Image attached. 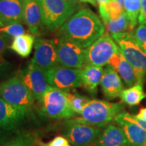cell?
<instances>
[{
    "mask_svg": "<svg viewBox=\"0 0 146 146\" xmlns=\"http://www.w3.org/2000/svg\"><path fill=\"white\" fill-rule=\"evenodd\" d=\"M23 20L29 31L36 35L42 23V12L40 0H25Z\"/></svg>",
    "mask_w": 146,
    "mask_h": 146,
    "instance_id": "ac0fdd59",
    "label": "cell"
},
{
    "mask_svg": "<svg viewBox=\"0 0 146 146\" xmlns=\"http://www.w3.org/2000/svg\"><path fill=\"white\" fill-rule=\"evenodd\" d=\"M25 28L21 23L11 24L0 27V33L8 35L10 37L15 38L16 36L25 34Z\"/></svg>",
    "mask_w": 146,
    "mask_h": 146,
    "instance_id": "4316f807",
    "label": "cell"
},
{
    "mask_svg": "<svg viewBox=\"0 0 146 146\" xmlns=\"http://www.w3.org/2000/svg\"><path fill=\"white\" fill-rule=\"evenodd\" d=\"M78 1L83 3H90V4L94 5V6H96L97 5L96 0H78Z\"/></svg>",
    "mask_w": 146,
    "mask_h": 146,
    "instance_id": "8d00e7d4",
    "label": "cell"
},
{
    "mask_svg": "<svg viewBox=\"0 0 146 146\" xmlns=\"http://www.w3.org/2000/svg\"><path fill=\"white\" fill-rule=\"evenodd\" d=\"M125 106L123 104L90 100L84 106L81 113V117L75 120L97 128H102L114 120L118 114L123 112Z\"/></svg>",
    "mask_w": 146,
    "mask_h": 146,
    "instance_id": "7a4b0ae2",
    "label": "cell"
},
{
    "mask_svg": "<svg viewBox=\"0 0 146 146\" xmlns=\"http://www.w3.org/2000/svg\"><path fill=\"white\" fill-rule=\"evenodd\" d=\"M115 1L117 3H118V4L124 8V0H115Z\"/></svg>",
    "mask_w": 146,
    "mask_h": 146,
    "instance_id": "ab89813d",
    "label": "cell"
},
{
    "mask_svg": "<svg viewBox=\"0 0 146 146\" xmlns=\"http://www.w3.org/2000/svg\"><path fill=\"white\" fill-rule=\"evenodd\" d=\"M3 26H5V24H4V23H3V21L2 18H1V16H0V27H3Z\"/></svg>",
    "mask_w": 146,
    "mask_h": 146,
    "instance_id": "60d3db41",
    "label": "cell"
},
{
    "mask_svg": "<svg viewBox=\"0 0 146 146\" xmlns=\"http://www.w3.org/2000/svg\"><path fill=\"white\" fill-rule=\"evenodd\" d=\"M141 2L142 0H124V10L130 21L133 31L137 23Z\"/></svg>",
    "mask_w": 146,
    "mask_h": 146,
    "instance_id": "d4e9b609",
    "label": "cell"
},
{
    "mask_svg": "<svg viewBox=\"0 0 146 146\" xmlns=\"http://www.w3.org/2000/svg\"><path fill=\"white\" fill-rule=\"evenodd\" d=\"M1 135H0V145H1Z\"/></svg>",
    "mask_w": 146,
    "mask_h": 146,
    "instance_id": "b9f144b4",
    "label": "cell"
},
{
    "mask_svg": "<svg viewBox=\"0 0 146 146\" xmlns=\"http://www.w3.org/2000/svg\"><path fill=\"white\" fill-rule=\"evenodd\" d=\"M38 102L42 112L52 118H70L75 115L67 99L66 91L50 86Z\"/></svg>",
    "mask_w": 146,
    "mask_h": 146,
    "instance_id": "8992f818",
    "label": "cell"
},
{
    "mask_svg": "<svg viewBox=\"0 0 146 146\" xmlns=\"http://www.w3.org/2000/svg\"><path fill=\"white\" fill-rule=\"evenodd\" d=\"M67 144H69V141L66 138L62 136H58L48 143H40L39 145L41 146H64Z\"/></svg>",
    "mask_w": 146,
    "mask_h": 146,
    "instance_id": "1f68e13d",
    "label": "cell"
},
{
    "mask_svg": "<svg viewBox=\"0 0 146 146\" xmlns=\"http://www.w3.org/2000/svg\"><path fill=\"white\" fill-rule=\"evenodd\" d=\"M114 120L123 129L131 146H146V132L140 126L124 119L119 114Z\"/></svg>",
    "mask_w": 146,
    "mask_h": 146,
    "instance_id": "d6986e66",
    "label": "cell"
},
{
    "mask_svg": "<svg viewBox=\"0 0 146 146\" xmlns=\"http://www.w3.org/2000/svg\"><path fill=\"white\" fill-rule=\"evenodd\" d=\"M17 76L27 85L35 100L37 101L41 99L50 87L43 71L32 60L26 68L19 71Z\"/></svg>",
    "mask_w": 146,
    "mask_h": 146,
    "instance_id": "8fae6325",
    "label": "cell"
},
{
    "mask_svg": "<svg viewBox=\"0 0 146 146\" xmlns=\"http://www.w3.org/2000/svg\"><path fill=\"white\" fill-rule=\"evenodd\" d=\"M140 46H141V49L143 50V52H145V54H146V43H141L139 44Z\"/></svg>",
    "mask_w": 146,
    "mask_h": 146,
    "instance_id": "f35d334b",
    "label": "cell"
},
{
    "mask_svg": "<svg viewBox=\"0 0 146 146\" xmlns=\"http://www.w3.org/2000/svg\"><path fill=\"white\" fill-rule=\"evenodd\" d=\"M100 85L104 95L109 100L120 97L124 89L121 78L117 72L109 64L104 70Z\"/></svg>",
    "mask_w": 146,
    "mask_h": 146,
    "instance_id": "5bb4252c",
    "label": "cell"
},
{
    "mask_svg": "<svg viewBox=\"0 0 146 146\" xmlns=\"http://www.w3.org/2000/svg\"><path fill=\"white\" fill-rule=\"evenodd\" d=\"M125 59L136 71L138 83H143L146 76V54L131 32L111 35Z\"/></svg>",
    "mask_w": 146,
    "mask_h": 146,
    "instance_id": "3957f363",
    "label": "cell"
},
{
    "mask_svg": "<svg viewBox=\"0 0 146 146\" xmlns=\"http://www.w3.org/2000/svg\"><path fill=\"white\" fill-rule=\"evenodd\" d=\"M31 60L43 72L59 65L56 42L48 39H36Z\"/></svg>",
    "mask_w": 146,
    "mask_h": 146,
    "instance_id": "7c38bea8",
    "label": "cell"
},
{
    "mask_svg": "<svg viewBox=\"0 0 146 146\" xmlns=\"http://www.w3.org/2000/svg\"><path fill=\"white\" fill-rule=\"evenodd\" d=\"M135 116L139 120L146 122V108H143L140 110L138 114L135 115Z\"/></svg>",
    "mask_w": 146,
    "mask_h": 146,
    "instance_id": "e575fe53",
    "label": "cell"
},
{
    "mask_svg": "<svg viewBox=\"0 0 146 146\" xmlns=\"http://www.w3.org/2000/svg\"><path fill=\"white\" fill-rule=\"evenodd\" d=\"M138 22L140 25L146 26V0H142L141 8L138 18Z\"/></svg>",
    "mask_w": 146,
    "mask_h": 146,
    "instance_id": "836d02e7",
    "label": "cell"
},
{
    "mask_svg": "<svg viewBox=\"0 0 146 146\" xmlns=\"http://www.w3.org/2000/svg\"><path fill=\"white\" fill-rule=\"evenodd\" d=\"M29 112L10 104L0 96V129L13 130L23 123Z\"/></svg>",
    "mask_w": 146,
    "mask_h": 146,
    "instance_id": "4fadbf2b",
    "label": "cell"
},
{
    "mask_svg": "<svg viewBox=\"0 0 146 146\" xmlns=\"http://www.w3.org/2000/svg\"><path fill=\"white\" fill-rule=\"evenodd\" d=\"M110 1H112V0H96V1L98 3V5H99V7L103 6V5H106V3L110 2Z\"/></svg>",
    "mask_w": 146,
    "mask_h": 146,
    "instance_id": "74e56055",
    "label": "cell"
},
{
    "mask_svg": "<svg viewBox=\"0 0 146 146\" xmlns=\"http://www.w3.org/2000/svg\"><path fill=\"white\" fill-rule=\"evenodd\" d=\"M104 23L106 27L107 31L111 35L133 31L130 21L125 12L118 19L114 21L109 20Z\"/></svg>",
    "mask_w": 146,
    "mask_h": 146,
    "instance_id": "603a6c76",
    "label": "cell"
},
{
    "mask_svg": "<svg viewBox=\"0 0 146 146\" xmlns=\"http://www.w3.org/2000/svg\"><path fill=\"white\" fill-rule=\"evenodd\" d=\"M105 33L100 18L89 8L79 10L58 29L60 37L86 49Z\"/></svg>",
    "mask_w": 146,
    "mask_h": 146,
    "instance_id": "6da1fadb",
    "label": "cell"
},
{
    "mask_svg": "<svg viewBox=\"0 0 146 146\" xmlns=\"http://www.w3.org/2000/svg\"><path fill=\"white\" fill-rule=\"evenodd\" d=\"M119 115L122 118H123L124 119L129 120V121L133 122V123H135L139 126H140V127H141L142 129H143L144 131L146 132V122L142 121L141 120L137 119V118L135 116V115L129 114V113L125 112V111H123V112H120Z\"/></svg>",
    "mask_w": 146,
    "mask_h": 146,
    "instance_id": "4dcf8cb0",
    "label": "cell"
},
{
    "mask_svg": "<svg viewBox=\"0 0 146 146\" xmlns=\"http://www.w3.org/2000/svg\"><path fill=\"white\" fill-rule=\"evenodd\" d=\"M102 132L100 128L72 120L66 124L62 134L74 146H88L96 143Z\"/></svg>",
    "mask_w": 146,
    "mask_h": 146,
    "instance_id": "9c48e42d",
    "label": "cell"
},
{
    "mask_svg": "<svg viewBox=\"0 0 146 146\" xmlns=\"http://www.w3.org/2000/svg\"><path fill=\"white\" fill-rule=\"evenodd\" d=\"M66 1L71 3L72 5H74V6L77 7V8H79L80 2H81V1H79L78 0H66Z\"/></svg>",
    "mask_w": 146,
    "mask_h": 146,
    "instance_id": "d590c367",
    "label": "cell"
},
{
    "mask_svg": "<svg viewBox=\"0 0 146 146\" xmlns=\"http://www.w3.org/2000/svg\"><path fill=\"white\" fill-rule=\"evenodd\" d=\"M64 146H70V145H69V144H67V145H64Z\"/></svg>",
    "mask_w": 146,
    "mask_h": 146,
    "instance_id": "7bdbcfd3",
    "label": "cell"
},
{
    "mask_svg": "<svg viewBox=\"0 0 146 146\" xmlns=\"http://www.w3.org/2000/svg\"><path fill=\"white\" fill-rule=\"evenodd\" d=\"M82 70V85L90 93L95 95L103 75V67L94 65H85Z\"/></svg>",
    "mask_w": 146,
    "mask_h": 146,
    "instance_id": "ffe728a7",
    "label": "cell"
},
{
    "mask_svg": "<svg viewBox=\"0 0 146 146\" xmlns=\"http://www.w3.org/2000/svg\"><path fill=\"white\" fill-rule=\"evenodd\" d=\"M14 65L0 56V78L8 76L13 70Z\"/></svg>",
    "mask_w": 146,
    "mask_h": 146,
    "instance_id": "f1b7e54d",
    "label": "cell"
},
{
    "mask_svg": "<svg viewBox=\"0 0 146 146\" xmlns=\"http://www.w3.org/2000/svg\"><path fill=\"white\" fill-rule=\"evenodd\" d=\"M132 33L133 36L135 39L139 44L146 43V26L143 25H140Z\"/></svg>",
    "mask_w": 146,
    "mask_h": 146,
    "instance_id": "f546056e",
    "label": "cell"
},
{
    "mask_svg": "<svg viewBox=\"0 0 146 146\" xmlns=\"http://www.w3.org/2000/svg\"><path fill=\"white\" fill-rule=\"evenodd\" d=\"M59 65L82 69L85 65V49L63 37L56 42Z\"/></svg>",
    "mask_w": 146,
    "mask_h": 146,
    "instance_id": "30bf717a",
    "label": "cell"
},
{
    "mask_svg": "<svg viewBox=\"0 0 146 146\" xmlns=\"http://www.w3.org/2000/svg\"><path fill=\"white\" fill-rule=\"evenodd\" d=\"M66 95L70 108L76 114H81L84 106L90 100L87 97L78 94L76 92L70 93L66 91Z\"/></svg>",
    "mask_w": 146,
    "mask_h": 146,
    "instance_id": "484cf974",
    "label": "cell"
},
{
    "mask_svg": "<svg viewBox=\"0 0 146 146\" xmlns=\"http://www.w3.org/2000/svg\"><path fill=\"white\" fill-rule=\"evenodd\" d=\"M33 138L29 135H18L7 146H33Z\"/></svg>",
    "mask_w": 146,
    "mask_h": 146,
    "instance_id": "83f0119b",
    "label": "cell"
},
{
    "mask_svg": "<svg viewBox=\"0 0 146 146\" xmlns=\"http://www.w3.org/2000/svg\"><path fill=\"white\" fill-rule=\"evenodd\" d=\"M35 42L34 35L23 34L14 38L10 49L23 58H27L31 53Z\"/></svg>",
    "mask_w": 146,
    "mask_h": 146,
    "instance_id": "44dd1931",
    "label": "cell"
},
{
    "mask_svg": "<svg viewBox=\"0 0 146 146\" xmlns=\"http://www.w3.org/2000/svg\"><path fill=\"white\" fill-rule=\"evenodd\" d=\"M42 23L52 31L59 29L78 8L66 0H40Z\"/></svg>",
    "mask_w": 146,
    "mask_h": 146,
    "instance_id": "277c9868",
    "label": "cell"
},
{
    "mask_svg": "<svg viewBox=\"0 0 146 146\" xmlns=\"http://www.w3.org/2000/svg\"><path fill=\"white\" fill-rule=\"evenodd\" d=\"M100 16L104 23L109 20H116L125 12L115 0H112L103 6H100Z\"/></svg>",
    "mask_w": 146,
    "mask_h": 146,
    "instance_id": "cb8c5ba5",
    "label": "cell"
},
{
    "mask_svg": "<svg viewBox=\"0 0 146 146\" xmlns=\"http://www.w3.org/2000/svg\"><path fill=\"white\" fill-rule=\"evenodd\" d=\"M118 49L119 47L116 44L112 36L108 33H104L85 49V65L102 67L108 65L110 60Z\"/></svg>",
    "mask_w": 146,
    "mask_h": 146,
    "instance_id": "52a82bcc",
    "label": "cell"
},
{
    "mask_svg": "<svg viewBox=\"0 0 146 146\" xmlns=\"http://www.w3.org/2000/svg\"><path fill=\"white\" fill-rule=\"evenodd\" d=\"M24 3L25 0H0V16L5 25L24 21Z\"/></svg>",
    "mask_w": 146,
    "mask_h": 146,
    "instance_id": "e0dca14e",
    "label": "cell"
},
{
    "mask_svg": "<svg viewBox=\"0 0 146 146\" xmlns=\"http://www.w3.org/2000/svg\"><path fill=\"white\" fill-rule=\"evenodd\" d=\"M108 64L117 72L127 87H133L138 83L135 70L125 59L120 48L110 60Z\"/></svg>",
    "mask_w": 146,
    "mask_h": 146,
    "instance_id": "9a60e30c",
    "label": "cell"
},
{
    "mask_svg": "<svg viewBox=\"0 0 146 146\" xmlns=\"http://www.w3.org/2000/svg\"><path fill=\"white\" fill-rule=\"evenodd\" d=\"M10 38L8 35L0 33V56H1L8 48Z\"/></svg>",
    "mask_w": 146,
    "mask_h": 146,
    "instance_id": "d6a6232c",
    "label": "cell"
},
{
    "mask_svg": "<svg viewBox=\"0 0 146 146\" xmlns=\"http://www.w3.org/2000/svg\"><path fill=\"white\" fill-rule=\"evenodd\" d=\"M0 96L10 104L29 112L35 98L27 85L18 76L0 83Z\"/></svg>",
    "mask_w": 146,
    "mask_h": 146,
    "instance_id": "5b68a950",
    "label": "cell"
},
{
    "mask_svg": "<svg viewBox=\"0 0 146 146\" xmlns=\"http://www.w3.org/2000/svg\"><path fill=\"white\" fill-rule=\"evenodd\" d=\"M145 97L146 95L143 92V83H137L133 87L123 89L120 96L122 102L130 106L139 104Z\"/></svg>",
    "mask_w": 146,
    "mask_h": 146,
    "instance_id": "7402d4cb",
    "label": "cell"
},
{
    "mask_svg": "<svg viewBox=\"0 0 146 146\" xmlns=\"http://www.w3.org/2000/svg\"><path fill=\"white\" fill-rule=\"evenodd\" d=\"M44 74L50 86L64 91L82 85V70L58 65L45 71Z\"/></svg>",
    "mask_w": 146,
    "mask_h": 146,
    "instance_id": "ba28073f",
    "label": "cell"
},
{
    "mask_svg": "<svg viewBox=\"0 0 146 146\" xmlns=\"http://www.w3.org/2000/svg\"><path fill=\"white\" fill-rule=\"evenodd\" d=\"M96 146H131L125 132L119 125H108L95 143Z\"/></svg>",
    "mask_w": 146,
    "mask_h": 146,
    "instance_id": "2e32d148",
    "label": "cell"
}]
</instances>
